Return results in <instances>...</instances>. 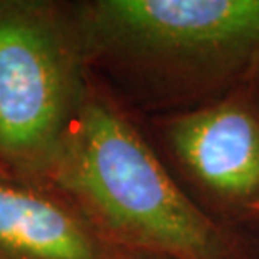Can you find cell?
Instances as JSON below:
<instances>
[{"label": "cell", "instance_id": "3957f363", "mask_svg": "<svg viewBox=\"0 0 259 259\" xmlns=\"http://www.w3.org/2000/svg\"><path fill=\"white\" fill-rule=\"evenodd\" d=\"M88 82L76 20L44 4H0V157L42 177Z\"/></svg>", "mask_w": 259, "mask_h": 259}, {"label": "cell", "instance_id": "277c9868", "mask_svg": "<svg viewBox=\"0 0 259 259\" xmlns=\"http://www.w3.org/2000/svg\"><path fill=\"white\" fill-rule=\"evenodd\" d=\"M153 123L162 158L197 205L231 229L259 221V86Z\"/></svg>", "mask_w": 259, "mask_h": 259}, {"label": "cell", "instance_id": "6da1fadb", "mask_svg": "<svg viewBox=\"0 0 259 259\" xmlns=\"http://www.w3.org/2000/svg\"><path fill=\"white\" fill-rule=\"evenodd\" d=\"M42 179L115 246L150 259H249L207 214L125 110L88 82Z\"/></svg>", "mask_w": 259, "mask_h": 259}, {"label": "cell", "instance_id": "7a4b0ae2", "mask_svg": "<svg viewBox=\"0 0 259 259\" xmlns=\"http://www.w3.org/2000/svg\"><path fill=\"white\" fill-rule=\"evenodd\" d=\"M76 22L86 63L126 76L160 115L259 86V0H96Z\"/></svg>", "mask_w": 259, "mask_h": 259}, {"label": "cell", "instance_id": "5b68a950", "mask_svg": "<svg viewBox=\"0 0 259 259\" xmlns=\"http://www.w3.org/2000/svg\"><path fill=\"white\" fill-rule=\"evenodd\" d=\"M0 259H150L115 246L54 189L0 175Z\"/></svg>", "mask_w": 259, "mask_h": 259}]
</instances>
